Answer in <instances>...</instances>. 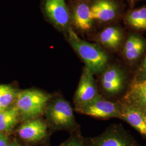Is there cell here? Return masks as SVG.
Here are the masks:
<instances>
[{
	"label": "cell",
	"mask_w": 146,
	"mask_h": 146,
	"mask_svg": "<svg viewBox=\"0 0 146 146\" xmlns=\"http://www.w3.org/2000/svg\"><path fill=\"white\" fill-rule=\"evenodd\" d=\"M76 110L84 115L94 117L121 119L119 103L107 101L100 95L88 104L77 108Z\"/></svg>",
	"instance_id": "8992f818"
},
{
	"label": "cell",
	"mask_w": 146,
	"mask_h": 146,
	"mask_svg": "<svg viewBox=\"0 0 146 146\" xmlns=\"http://www.w3.org/2000/svg\"><path fill=\"white\" fill-rule=\"evenodd\" d=\"M123 18L125 25L135 32L146 31V5L128 10Z\"/></svg>",
	"instance_id": "2e32d148"
},
{
	"label": "cell",
	"mask_w": 146,
	"mask_h": 146,
	"mask_svg": "<svg viewBox=\"0 0 146 146\" xmlns=\"http://www.w3.org/2000/svg\"><path fill=\"white\" fill-rule=\"evenodd\" d=\"M142 1V0H126V1L129 3V5H131V7H134L136 3L137 2H139V1Z\"/></svg>",
	"instance_id": "7402d4cb"
},
{
	"label": "cell",
	"mask_w": 146,
	"mask_h": 146,
	"mask_svg": "<svg viewBox=\"0 0 146 146\" xmlns=\"http://www.w3.org/2000/svg\"><path fill=\"white\" fill-rule=\"evenodd\" d=\"M41 8L47 21L58 31L64 34L72 28L66 0H42Z\"/></svg>",
	"instance_id": "3957f363"
},
{
	"label": "cell",
	"mask_w": 146,
	"mask_h": 146,
	"mask_svg": "<svg viewBox=\"0 0 146 146\" xmlns=\"http://www.w3.org/2000/svg\"><path fill=\"white\" fill-rule=\"evenodd\" d=\"M61 146H84L83 142L77 138H73Z\"/></svg>",
	"instance_id": "ffe728a7"
},
{
	"label": "cell",
	"mask_w": 146,
	"mask_h": 146,
	"mask_svg": "<svg viewBox=\"0 0 146 146\" xmlns=\"http://www.w3.org/2000/svg\"><path fill=\"white\" fill-rule=\"evenodd\" d=\"M20 113L16 106L0 111V131H8L17 122Z\"/></svg>",
	"instance_id": "e0dca14e"
},
{
	"label": "cell",
	"mask_w": 146,
	"mask_h": 146,
	"mask_svg": "<svg viewBox=\"0 0 146 146\" xmlns=\"http://www.w3.org/2000/svg\"><path fill=\"white\" fill-rule=\"evenodd\" d=\"M17 93L11 86L0 84V106L3 110H5L16 100Z\"/></svg>",
	"instance_id": "ac0fdd59"
},
{
	"label": "cell",
	"mask_w": 146,
	"mask_h": 146,
	"mask_svg": "<svg viewBox=\"0 0 146 146\" xmlns=\"http://www.w3.org/2000/svg\"><path fill=\"white\" fill-rule=\"evenodd\" d=\"M122 120H125L142 135L146 137V113L123 102L119 103Z\"/></svg>",
	"instance_id": "7c38bea8"
},
{
	"label": "cell",
	"mask_w": 146,
	"mask_h": 146,
	"mask_svg": "<svg viewBox=\"0 0 146 146\" xmlns=\"http://www.w3.org/2000/svg\"><path fill=\"white\" fill-rule=\"evenodd\" d=\"M126 104L134 106L146 113V79L136 80L124 97Z\"/></svg>",
	"instance_id": "5bb4252c"
},
{
	"label": "cell",
	"mask_w": 146,
	"mask_h": 146,
	"mask_svg": "<svg viewBox=\"0 0 146 146\" xmlns=\"http://www.w3.org/2000/svg\"><path fill=\"white\" fill-rule=\"evenodd\" d=\"M122 47L123 57L127 62L133 64L145 52L146 39L137 32H131L127 35Z\"/></svg>",
	"instance_id": "30bf717a"
},
{
	"label": "cell",
	"mask_w": 146,
	"mask_h": 146,
	"mask_svg": "<svg viewBox=\"0 0 146 146\" xmlns=\"http://www.w3.org/2000/svg\"><path fill=\"white\" fill-rule=\"evenodd\" d=\"M50 96L41 91L28 89L17 93L16 107L23 118L31 119L41 114Z\"/></svg>",
	"instance_id": "7a4b0ae2"
},
{
	"label": "cell",
	"mask_w": 146,
	"mask_h": 146,
	"mask_svg": "<svg viewBox=\"0 0 146 146\" xmlns=\"http://www.w3.org/2000/svg\"><path fill=\"white\" fill-rule=\"evenodd\" d=\"M123 73L118 66L108 65L102 72L101 83L107 93L115 94L123 88Z\"/></svg>",
	"instance_id": "4fadbf2b"
},
{
	"label": "cell",
	"mask_w": 146,
	"mask_h": 146,
	"mask_svg": "<svg viewBox=\"0 0 146 146\" xmlns=\"http://www.w3.org/2000/svg\"><path fill=\"white\" fill-rule=\"evenodd\" d=\"M8 138L0 132V146H5L8 144Z\"/></svg>",
	"instance_id": "44dd1931"
},
{
	"label": "cell",
	"mask_w": 146,
	"mask_h": 146,
	"mask_svg": "<svg viewBox=\"0 0 146 146\" xmlns=\"http://www.w3.org/2000/svg\"><path fill=\"white\" fill-rule=\"evenodd\" d=\"M89 5L95 24L115 23L123 14V7L118 0H89Z\"/></svg>",
	"instance_id": "277c9868"
},
{
	"label": "cell",
	"mask_w": 146,
	"mask_h": 146,
	"mask_svg": "<svg viewBox=\"0 0 146 146\" xmlns=\"http://www.w3.org/2000/svg\"><path fill=\"white\" fill-rule=\"evenodd\" d=\"M90 146H134L133 139L125 131L115 128L94 138Z\"/></svg>",
	"instance_id": "8fae6325"
},
{
	"label": "cell",
	"mask_w": 146,
	"mask_h": 146,
	"mask_svg": "<svg viewBox=\"0 0 146 146\" xmlns=\"http://www.w3.org/2000/svg\"><path fill=\"white\" fill-rule=\"evenodd\" d=\"M125 32L122 27L113 23L106 26L94 36V40L101 47L112 51L122 47L125 38Z\"/></svg>",
	"instance_id": "9c48e42d"
},
{
	"label": "cell",
	"mask_w": 146,
	"mask_h": 146,
	"mask_svg": "<svg viewBox=\"0 0 146 146\" xmlns=\"http://www.w3.org/2000/svg\"><path fill=\"white\" fill-rule=\"evenodd\" d=\"M93 75L89 69L84 67L74 96L76 108L88 104L99 96Z\"/></svg>",
	"instance_id": "ba28073f"
},
{
	"label": "cell",
	"mask_w": 146,
	"mask_h": 146,
	"mask_svg": "<svg viewBox=\"0 0 146 146\" xmlns=\"http://www.w3.org/2000/svg\"><path fill=\"white\" fill-rule=\"evenodd\" d=\"M46 115L52 125L58 127H69L75 122L72 107L68 102L61 99L52 101L48 106Z\"/></svg>",
	"instance_id": "52a82bcc"
},
{
	"label": "cell",
	"mask_w": 146,
	"mask_h": 146,
	"mask_svg": "<svg viewBox=\"0 0 146 146\" xmlns=\"http://www.w3.org/2000/svg\"><path fill=\"white\" fill-rule=\"evenodd\" d=\"M137 78L136 80H141L146 79V55L141 62L140 66L138 69Z\"/></svg>",
	"instance_id": "d6986e66"
},
{
	"label": "cell",
	"mask_w": 146,
	"mask_h": 146,
	"mask_svg": "<svg viewBox=\"0 0 146 146\" xmlns=\"http://www.w3.org/2000/svg\"><path fill=\"white\" fill-rule=\"evenodd\" d=\"M65 37L78 56L83 61L85 67L93 74L102 73L108 65V54L98 43H93L80 38L71 28Z\"/></svg>",
	"instance_id": "6da1fadb"
},
{
	"label": "cell",
	"mask_w": 146,
	"mask_h": 146,
	"mask_svg": "<svg viewBox=\"0 0 146 146\" xmlns=\"http://www.w3.org/2000/svg\"><path fill=\"white\" fill-rule=\"evenodd\" d=\"M18 133L21 139L25 141H40L47 135V125L41 120H30L21 125Z\"/></svg>",
	"instance_id": "9a60e30c"
},
{
	"label": "cell",
	"mask_w": 146,
	"mask_h": 146,
	"mask_svg": "<svg viewBox=\"0 0 146 146\" xmlns=\"http://www.w3.org/2000/svg\"><path fill=\"white\" fill-rule=\"evenodd\" d=\"M5 146H20L16 141H13L11 143L7 144Z\"/></svg>",
	"instance_id": "603a6c76"
},
{
	"label": "cell",
	"mask_w": 146,
	"mask_h": 146,
	"mask_svg": "<svg viewBox=\"0 0 146 146\" xmlns=\"http://www.w3.org/2000/svg\"><path fill=\"white\" fill-rule=\"evenodd\" d=\"M3 110V109L2 108V107H1V106H0V111H2V110Z\"/></svg>",
	"instance_id": "cb8c5ba5"
},
{
	"label": "cell",
	"mask_w": 146,
	"mask_h": 146,
	"mask_svg": "<svg viewBox=\"0 0 146 146\" xmlns=\"http://www.w3.org/2000/svg\"><path fill=\"white\" fill-rule=\"evenodd\" d=\"M69 7L71 26L81 34L92 31L95 23L92 17L89 0H71Z\"/></svg>",
	"instance_id": "5b68a950"
}]
</instances>
